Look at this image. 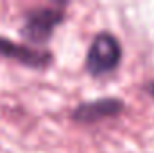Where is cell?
I'll return each mask as SVG.
<instances>
[{
    "mask_svg": "<svg viewBox=\"0 0 154 153\" xmlns=\"http://www.w3.org/2000/svg\"><path fill=\"white\" fill-rule=\"evenodd\" d=\"M140 88H142V92H143V94H147V96H149V97L154 101V79H151V81H145Z\"/></svg>",
    "mask_w": 154,
    "mask_h": 153,
    "instance_id": "obj_5",
    "label": "cell"
},
{
    "mask_svg": "<svg viewBox=\"0 0 154 153\" xmlns=\"http://www.w3.org/2000/svg\"><path fill=\"white\" fill-rule=\"evenodd\" d=\"M0 56L32 70H47L54 63V52L50 49H39L27 43H16L4 36H0Z\"/></svg>",
    "mask_w": 154,
    "mask_h": 153,
    "instance_id": "obj_3",
    "label": "cell"
},
{
    "mask_svg": "<svg viewBox=\"0 0 154 153\" xmlns=\"http://www.w3.org/2000/svg\"><path fill=\"white\" fill-rule=\"evenodd\" d=\"M125 110V103L120 97H99L91 101H81L70 112V121L82 126H91L108 119H115Z\"/></svg>",
    "mask_w": 154,
    "mask_h": 153,
    "instance_id": "obj_4",
    "label": "cell"
},
{
    "mask_svg": "<svg viewBox=\"0 0 154 153\" xmlns=\"http://www.w3.org/2000/svg\"><path fill=\"white\" fill-rule=\"evenodd\" d=\"M122 43L113 33L100 31L91 40L86 58H84V70L86 74L95 79L111 76L122 63Z\"/></svg>",
    "mask_w": 154,
    "mask_h": 153,
    "instance_id": "obj_2",
    "label": "cell"
},
{
    "mask_svg": "<svg viewBox=\"0 0 154 153\" xmlns=\"http://www.w3.org/2000/svg\"><path fill=\"white\" fill-rule=\"evenodd\" d=\"M66 7L68 2H54L25 11L20 36L25 40L27 45L45 49V45L52 40L56 29L66 20Z\"/></svg>",
    "mask_w": 154,
    "mask_h": 153,
    "instance_id": "obj_1",
    "label": "cell"
}]
</instances>
